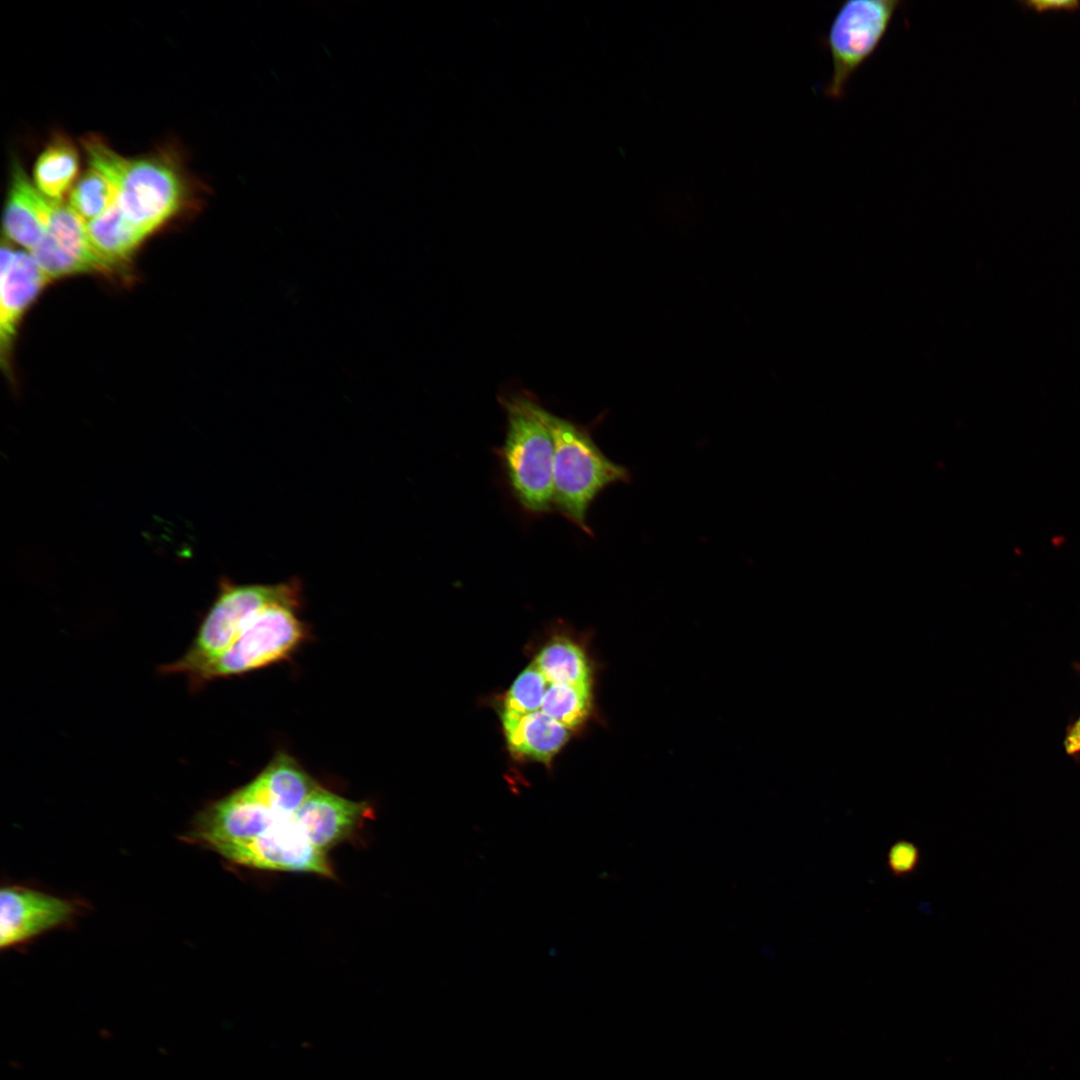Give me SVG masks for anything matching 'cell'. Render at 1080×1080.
<instances>
[{
    "label": "cell",
    "mask_w": 1080,
    "mask_h": 1080,
    "mask_svg": "<svg viewBox=\"0 0 1080 1080\" xmlns=\"http://www.w3.org/2000/svg\"><path fill=\"white\" fill-rule=\"evenodd\" d=\"M901 4L899 0H849L839 7L821 39L832 61L831 77L823 90L827 98L845 96L851 77L878 49Z\"/></svg>",
    "instance_id": "8992f818"
},
{
    "label": "cell",
    "mask_w": 1080,
    "mask_h": 1080,
    "mask_svg": "<svg viewBox=\"0 0 1080 1080\" xmlns=\"http://www.w3.org/2000/svg\"><path fill=\"white\" fill-rule=\"evenodd\" d=\"M30 254L49 280L85 273L83 268L65 254L48 234L30 251Z\"/></svg>",
    "instance_id": "44dd1931"
},
{
    "label": "cell",
    "mask_w": 1080,
    "mask_h": 1080,
    "mask_svg": "<svg viewBox=\"0 0 1080 1080\" xmlns=\"http://www.w3.org/2000/svg\"><path fill=\"white\" fill-rule=\"evenodd\" d=\"M1065 750L1068 754L1080 753V717L1069 728L1064 741Z\"/></svg>",
    "instance_id": "603a6c76"
},
{
    "label": "cell",
    "mask_w": 1080,
    "mask_h": 1080,
    "mask_svg": "<svg viewBox=\"0 0 1080 1080\" xmlns=\"http://www.w3.org/2000/svg\"><path fill=\"white\" fill-rule=\"evenodd\" d=\"M593 686L552 683L549 685L541 711L569 729L581 726L591 715Z\"/></svg>",
    "instance_id": "ac0fdd59"
},
{
    "label": "cell",
    "mask_w": 1080,
    "mask_h": 1080,
    "mask_svg": "<svg viewBox=\"0 0 1080 1080\" xmlns=\"http://www.w3.org/2000/svg\"><path fill=\"white\" fill-rule=\"evenodd\" d=\"M116 198L114 184L102 172L89 166L72 187L68 205L88 222L106 212Z\"/></svg>",
    "instance_id": "d6986e66"
},
{
    "label": "cell",
    "mask_w": 1080,
    "mask_h": 1080,
    "mask_svg": "<svg viewBox=\"0 0 1080 1080\" xmlns=\"http://www.w3.org/2000/svg\"><path fill=\"white\" fill-rule=\"evenodd\" d=\"M75 905L66 899L22 886L0 893V947L19 945L70 921Z\"/></svg>",
    "instance_id": "ba28073f"
},
{
    "label": "cell",
    "mask_w": 1080,
    "mask_h": 1080,
    "mask_svg": "<svg viewBox=\"0 0 1080 1080\" xmlns=\"http://www.w3.org/2000/svg\"><path fill=\"white\" fill-rule=\"evenodd\" d=\"M506 416L505 436L494 449L507 487L520 509L542 517L554 511V444L543 417L544 406L525 389H510L498 396Z\"/></svg>",
    "instance_id": "7a4b0ae2"
},
{
    "label": "cell",
    "mask_w": 1080,
    "mask_h": 1080,
    "mask_svg": "<svg viewBox=\"0 0 1080 1080\" xmlns=\"http://www.w3.org/2000/svg\"><path fill=\"white\" fill-rule=\"evenodd\" d=\"M548 684L550 683L532 663L522 671L508 690L503 710L517 714L540 710Z\"/></svg>",
    "instance_id": "ffe728a7"
},
{
    "label": "cell",
    "mask_w": 1080,
    "mask_h": 1080,
    "mask_svg": "<svg viewBox=\"0 0 1080 1080\" xmlns=\"http://www.w3.org/2000/svg\"><path fill=\"white\" fill-rule=\"evenodd\" d=\"M372 815L367 802L344 798L319 785L297 809L293 819L310 843L328 855Z\"/></svg>",
    "instance_id": "9c48e42d"
},
{
    "label": "cell",
    "mask_w": 1080,
    "mask_h": 1080,
    "mask_svg": "<svg viewBox=\"0 0 1080 1080\" xmlns=\"http://www.w3.org/2000/svg\"><path fill=\"white\" fill-rule=\"evenodd\" d=\"M534 664L550 684L593 686L591 661L585 649L572 639H552L538 653Z\"/></svg>",
    "instance_id": "e0dca14e"
},
{
    "label": "cell",
    "mask_w": 1080,
    "mask_h": 1080,
    "mask_svg": "<svg viewBox=\"0 0 1080 1080\" xmlns=\"http://www.w3.org/2000/svg\"><path fill=\"white\" fill-rule=\"evenodd\" d=\"M79 153L72 140L55 133L37 158L33 184L49 199L62 201L77 181Z\"/></svg>",
    "instance_id": "9a60e30c"
},
{
    "label": "cell",
    "mask_w": 1080,
    "mask_h": 1080,
    "mask_svg": "<svg viewBox=\"0 0 1080 1080\" xmlns=\"http://www.w3.org/2000/svg\"><path fill=\"white\" fill-rule=\"evenodd\" d=\"M218 854L251 868L334 877L328 855L310 843L293 816L277 821L258 837L226 847Z\"/></svg>",
    "instance_id": "52a82bcc"
},
{
    "label": "cell",
    "mask_w": 1080,
    "mask_h": 1080,
    "mask_svg": "<svg viewBox=\"0 0 1080 1080\" xmlns=\"http://www.w3.org/2000/svg\"><path fill=\"white\" fill-rule=\"evenodd\" d=\"M86 226L94 247L115 267L126 261L148 237L123 216L116 201L101 216L86 222Z\"/></svg>",
    "instance_id": "2e32d148"
},
{
    "label": "cell",
    "mask_w": 1080,
    "mask_h": 1080,
    "mask_svg": "<svg viewBox=\"0 0 1080 1080\" xmlns=\"http://www.w3.org/2000/svg\"><path fill=\"white\" fill-rule=\"evenodd\" d=\"M49 281L29 251L1 246L0 346L2 363L8 358L24 312Z\"/></svg>",
    "instance_id": "30bf717a"
},
{
    "label": "cell",
    "mask_w": 1080,
    "mask_h": 1080,
    "mask_svg": "<svg viewBox=\"0 0 1080 1080\" xmlns=\"http://www.w3.org/2000/svg\"><path fill=\"white\" fill-rule=\"evenodd\" d=\"M47 234L85 273L113 272L116 268L92 244L86 221L62 201L48 198Z\"/></svg>",
    "instance_id": "5bb4252c"
},
{
    "label": "cell",
    "mask_w": 1080,
    "mask_h": 1080,
    "mask_svg": "<svg viewBox=\"0 0 1080 1080\" xmlns=\"http://www.w3.org/2000/svg\"><path fill=\"white\" fill-rule=\"evenodd\" d=\"M503 731L516 756L549 765L570 738V729L541 710L517 714L503 710Z\"/></svg>",
    "instance_id": "4fadbf2b"
},
{
    "label": "cell",
    "mask_w": 1080,
    "mask_h": 1080,
    "mask_svg": "<svg viewBox=\"0 0 1080 1080\" xmlns=\"http://www.w3.org/2000/svg\"><path fill=\"white\" fill-rule=\"evenodd\" d=\"M81 145L89 166L114 184L116 204L123 216L147 236L193 203L201 192V183L170 148L129 158L97 134L83 137Z\"/></svg>",
    "instance_id": "6da1fadb"
},
{
    "label": "cell",
    "mask_w": 1080,
    "mask_h": 1080,
    "mask_svg": "<svg viewBox=\"0 0 1080 1080\" xmlns=\"http://www.w3.org/2000/svg\"><path fill=\"white\" fill-rule=\"evenodd\" d=\"M299 605L275 602L256 612L233 642L189 679L195 690L219 678L241 675L287 659L307 638Z\"/></svg>",
    "instance_id": "5b68a950"
},
{
    "label": "cell",
    "mask_w": 1080,
    "mask_h": 1080,
    "mask_svg": "<svg viewBox=\"0 0 1080 1080\" xmlns=\"http://www.w3.org/2000/svg\"><path fill=\"white\" fill-rule=\"evenodd\" d=\"M921 862L919 847L912 841L899 839L895 841L887 852L886 864L888 871L897 878L907 877L918 870Z\"/></svg>",
    "instance_id": "7402d4cb"
},
{
    "label": "cell",
    "mask_w": 1080,
    "mask_h": 1080,
    "mask_svg": "<svg viewBox=\"0 0 1080 1080\" xmlns=\"http://www.w3.org/2000/svg\"><path fill=\"white\" fill-rule=\"evenodd\" d=\"M319 784L292 756L279 752L243 788L282 815H293Z\"/></svg>",
    "instance_id": "8fae6325"
},
{
    "label": "cell",
    "mask_w": 1080,
    "mask_h": 1080,
    "mask_svg": "<svg viewBox=\"0 0 1080 1080\" xmlns=\"http://www.w3.org/2000/svg\"><path fill=\"white\" fill-rule=\"evenodd\" d=\"M301 592L297 579L278 584L238 585L223 582L185 654L172 663L162 665L161 673L184 674L188 680L191 679L233 642L256 612L275 602L300 606Z\"/></svg>",
    "instance_id": "277c9868"
},
{
    "label": "cell",
    "mask_w": 1080,
    "mask_h": 1080,
    "mask_svg": "<svg viewBox=\"0 0 1080 1080\" xmlns=\"http://www.w3.org/2000/svg\"><path fill=\"white\" fill-rule=\"evenodd\" d=\"M553 444V506L567 521L588 536L590 507L609 486L632 482L631 471L607 457L593 438L592 425H583L543 408Z\"/></svg>",
    "instance_id": "3957f363"
},
{
    "label": "cell",
    "mask_w": 1080,
    "mask_h": 1080,
    "mask_svg": "<svg viewBox=\"0 0 1080 1080\" xmlns=\"http://www.w3.org/2000/svg\"><path fill=\"white\" fill-rule=\"evenodd\" d=\"M46 201L47 198L36 189L22 166L13 161L3 214L6 237L29 252L33 250L47 235Z\"/></svg>",
    "instance_id": "7c38bea8"
},
{
    "label": "cell",
    "mask_w": 1080,
    "mask_h": 1080,
    "mask_svg": "<svg viewBox=\"0 0 1080 1080\" xmlns=\"http://www.w3.org/2000/svg\"><path fill=\"white\" fill-rule=\"evenodd\" d=\"M1027 5L1031 6L1033 9H1035L1037 11L1058 10V9L1072 10V9L1076 8L1079 5V3L1076 2V1H1051L1050 0V1H1033V2L1030 1V2H1027Z\"/></svg>",
    "instance_id": "cb8c5ba5"
}]
</instances>
